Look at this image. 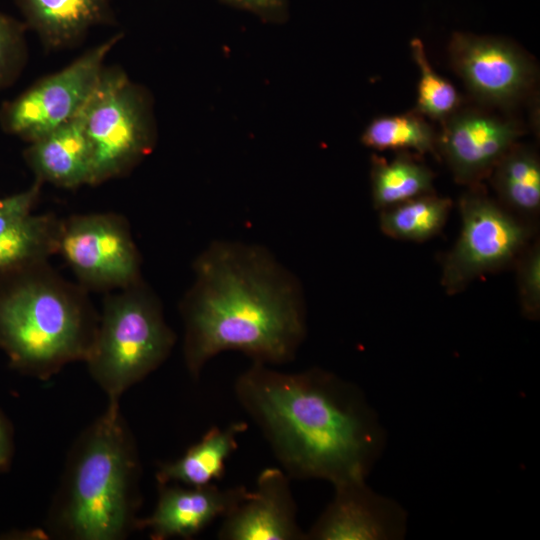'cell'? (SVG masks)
<instances>
[{"label": "cell", "instance_id": "obj_24", "mask_svg": "<svg viewBox=\"0 0 540 540\" xmlns=\"http://www.w3.org/2000/svg\"><path fill=\"white\" fill-rule=\"evenodd\" d=\"M26 25L0 12V89L12 85L26 61Z\"/></svg>", "mask_w": 540, "mask_h": 540}, {"label": "cell", "instance_id": "obj_21", "mask_svg": "<svg viewBox=\"0 0 540 540\" xmlns=\"http://www.w3.org/2000/svg\"><path fill=\"white\" fill-rule=\"evenodd\" d=\"M451 207L447 197L421 195L380 210L379 226L393 239L424 242L441 232Z\"/></svg>", "mask_w": 540, "mask_h": 540}, {"label": "cell", "instance_id": "obj_17", "mask_svg": "<svg viewBox=\"0 0 540 540\" xmlns=\"http://www.w3.org/2000/svg\"><path fill=\"white\" fill-rule=\"evenodd\" d=\"M247 429L245 421L232 422L224 428L212 426L181 457L159 465L158 484L203 486L219 481L225 474L227 460L238 448V436Z\"/></svg>", "mask_w": 540, "mask_h": 540}, {"label": "cell", "instance_id": "obj_3", "mask_svg": "<svg viewBox=\"0 0 540 540\" xmlns=\"http://www.w3.org/2000/svg\"><path fill=\"white\" fill-rule=\"evenodd\" d=\"M141 464L119 403L77 438L48 518L60 538L119 540L137 529Z\"/></svg>", "mask_w": 540, "mask_h": 540}, {"label": "cell", "instance_id": "obj_2", "mask_svg": "<svg viewBox=\"0 0 540 540\" xmlns=\"http://www.w3.org/2000/svg\"><path fill=\"white\" fill-rule=\"evenodd\" d=\"M193 270L180 304L184 362L193 379L225 351L268 365L294 360L307 333L302 288L269 251L215 241L197 256Z\"/></svg>", "mask_w": 540, "mask_h": 540}, {"label": "cell", "instance_id": "obj_12", "mask_svg": "<svg viewBox=\"0 0 540 540\" xmlns=\"http://www.w3.org/2000/svg\"><path fill=\"white\" fill-rule=\"evenodd\" d=\"M334 486V496L306 540H399L407 531L408 514L394 499L372 490L366 480Z\"/></svg>", "mask_w": 540, "mask_h": 540}, {"label": "cell", "instance_id": "obj_13", "mask_svg": "<svg viewBox=\"0 0 540 540\" xmlns=\"http://www.w3.org/2000/svg\"><path fill=\"white\" fill-rule=\"evenodd\" d=\"M290 477L282 468L263 469L254 491L224 517L217 533L221 540H306L297 521Z\"/></svg>", "mask_w": 540, "mask_h": 540}, {"label": "cell", "instance_id": "obj_19", "mask_svg": "<svg viewBox=\"0 0 540 540\" xmlns=\"http://www.w3.org/2000/svg\"><path fill=\"white\" fill-rule=\"evenodd\" d=\"M433 180V172L409 152H398L391 161L372 156L371 194L378 210L434 193Z\"/></svg>", "mask_w": 540, "mask_h": 540}, {"label": "cell", "instance_id": "obj_22", "mask_svg": "<svg viewBox=\"0 0 540 540\" xmlns=\"http://www.w3.org/2000/svg\"><path fill=\"white\" fill-rule=\"evenodd\" d=\"M366 147L378 150L437 155V134L421 115L414 112L375 117L361 134Z\"/></svg>", "mask_w": 540, "mask_h": 540}, {"label": "cell", "instance_id": "obj_7", "mask_svg": "<svg viewBox=\"0 0 540 540\" xmlns=\"http://www.w3.org/2000/svg\"><path fill=\"white\" fill-rule=\"evenodd\" d=\"M459 211L460 233L442 263L441 284L449 295L515 262L533 233L530 223L488 197L480 184L461 196Z\"/></svg>", "mask_w": 540, "mask_h": 540}, {"label": "cell", "instance_id": "obj_5", "mask_svg": "<svg viewBox=\"0 0 540 540\" xmlns=\"http://www.w3.org/2000/svg\"><path fill=\"white\" fill-rule=\"evenodd\" d=\"M175 342L160 301L140 280L105 297L85 363L109 403H119L168 358Z\"/></svg>", "mask_w": 540, "mask_h": 540}, {"label": "cell", "instance_id": "obj_11", "mask_svg": "<svg viewBox=\"0 0 540 540\" xmlns=\"http://www.w3.org/2000/svg\"><path fill=\"white\" fill-rule=\"evenodd\" d=\"M521 133L512 120L479 110H457L437 135V154L446 161L456 182L474 186L490 176Z\"/></svg>", "mask_w": 540, "mask_h": 540}, {"label": "cell", "instance_id": "obj_20", "mask_svg": "<svg viewBox=\"0 0 540 540\" xmlns=\"http://www.w3.org/2000/svg\"><path fill=\"white\" fill-rule=\"evenodd\" d=\"M61 221L51 213L31 214L0 234V273L49 261L57 254Z\"/></svg>", "mask_w": 540, "mask_h": 540}, {"label": "cell", "instance_id": "obj_10", "mask_svg": "<svg viewBox=\"0 0 540 540\" xmlns=\"http://www.w3.org/2000/svg\"><path fill=\"white\" fill-rule=\"evenodd\" d=\"M456 73L480 102L508 107L536 80L533 62L518 47L496 37L456 32L448 46Z\"/></svg>", "mask_w": 540, "mask_h": 540}, {"label": "cell", "instance_id": "obj_16", "mask_svg": "<svg viewBox=\"0 0 540 540\" xmlns=\"http://www.w3.org/2000/svg\"><path fill=\"white\" fill-rule=\"evenodd\" d=\"M27 28L46 49L77 45L90 28L115 24L112 0H15Z\"/></svg>", "mask_w": 540, "mask_h": 540}, {"label": "cell", "instance_id": "obj_27", "mask_svg": "<svg viewBox=\"0 0 540 540\" xmlns=\"http://www.w3.org/2000/svg\"><path fill=\"white\" fill-rule=\"evenodd\" d=\"M230 7L249 12L263 22L283 24L289 18V0H219Z\"/></svg>", "mask_w": 540, "mask_h": 540}, {"label": "cell", "instance_id": "obj_1", "mask_svg": "<svg viewBox=\"0 0 540 540\" xmlns=\"http://www.w3.org/2000/svg\"><path fill=\"white\" fill-rule=\"evenodd\" d=\"M234 393L290 478L366 480L384 451L386 432L364 392L328 370L252 361Z\"/></svg>", "mask_w": 540, "mask_h": 540}, {"label": "cell", "instance_id": "obj_18", "mask_svg": "<svg viewBox=\"0 0 540 540\" xmlns=\"http://www.w3.org/2000/svg\"><path fill=\"white\" fill-rule=\"evenodd\" d=\"M499 203L530 223L540 210V161L528 146L515 143L498 161L491 174Z\"/></svg>", "mask_w": 540, "mask_h": 540}, {"label": "cell", "instance_id": "obj_15", "mask_svg": "<svg viewBox=\"0 0 540 540\" xmlns=\"http://www.w3.org/2000/svg\"><path fill=\"white\" fill-rule=\"evenodd\" d=\"M23 157L35 179L41 183L65 189L91 185L92 156L83 110L62 126L29 143Z\"/></svg>", "mask_w": 540, "mask_h": 540}, {"label": "cell", "instance_id": "obj_23", "mask_svg": "<svg viewBox=\"0 0 540 540\" xmlns=\"http://www.w3.org/2000/svg\"><path fill=\"white\" fill-rule=\"evenodd\" d=\"M412 58L419 69L415 112L444 121L459 109L461 98L453 84L430 65L424 44L417 38L410 42Z\"/></svg>", "mask_w": 540, "mask_h": 540}, {"label": "cell", "instance_id": "obj_4", "mask_svg": "<svg viewBox=\"0 0 540 540\" xmlns=\"http://www.w3.org/2000/svg\"><path fill=\"white\" fill-rule=\"evenodd\" d=\"M48 262L0 273V350L12 369L41 380L85 362L99 323L88 291Z\"/></svg>", "mask_w": 540, "mask_h": 540}, {"label": "cell", "instance_id": "obj_6", "mask_svg": "<svg viewBox=\"0 0 540 540\" xmlns=\"http://www.w3.org/2000/svg\"><path fill=\"white\" fill-rule=\"evenodd\" d=\"M91 149V185L130 173L154 149L153 98L123 69L104 67L83 109Z\"/></svg>", "mask_w": 540, "mask_h": 540}, {"label": "cell", "instance_id": "obj_14", "mask_svg": "<svg viewBox=\"0 0 540 540\" xmlns=\"http://www.w3.org/2000/svg\"><path fill=\"white\" fill-rule=\"evenodd\" d=\"M158 499L152 514L138 520L137 529H147L151 539H191L217 518H223L245 497L242 485L221 488L215 483L188 486L158 484Z\"/></svg>", "mask_w": 540, "mask_h": 540}, {"label": "cell", "instance_id": "obj_26", "mask_svg": "<svg viewBox=\"0 0 540 540\" xmlns=\"http://www.w3.org/2000/svg\"><path fill=\"white\" fill-rule=\"evenodd\" d=\"M42 184L35 179L27 189L10 196L0 197V234L17 226L33 214Z\"/></svg>", "mask_w": 540, "mask_h": 540}, {"label": "cell", "instance_id": "obj_28", "mask_svg": "<svg viewBox=\"0 0 540 540\" xmlns=\"http://www.w3.org/2000/svg\"><path fill=\"white\" fill-rule=\"evenodd\" d=\"M14 455V431L9 419L0 411V473L9 470Z\"/></svg>", "mask_w": 540, "mask_h": 540}, {"label": "cell", "instance_id": "obj_25", "mask_svg": "<svg viewBox=\"0 0 540 540\" xmlns=\"http://www.w3.org/2000/svg\"><path fill=\"white\" fill-rule=\"evenodd\" d=\"M519 304L528 320L540 317V244L529 243L515 260Z\"/></svg>", "mask_w": 540, "mask_h": 540}, {"label": "cell", "instance_id": "obj_9", "mask_svg": "<svg viewBox=\"0 0 540 540\" xmlns=\"http://www.w3.org/2000/svg\"><path fill=\"white\" fill-rule=\"evenodd\" d=\"M57 254L87 291L112 292L141 279V259L125 218L115 213L61 221Z\"/></svg>", "mask_w": 540, "mask_h": 540}, {"label": "cell", "instance_id": "obj_8", "mask_svg": "<svg viewBox=\"0 0 540 540\" xmlns=\"http://www.w3.org/2000/svg\"><path fill=\"white\" fill-rule=\"evenodd\" d=\"M122 38V33L113 35L4 102L2 130L31 143L76 117L97 86L107 55Z\"/></svg>", "mask_w": 540, "mask_h": 540}]
</instances>
